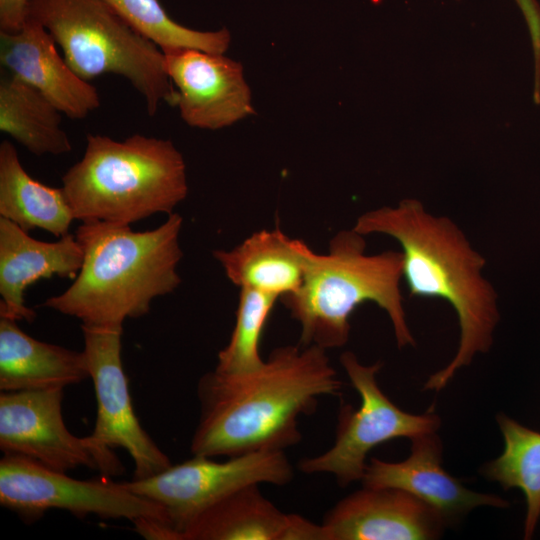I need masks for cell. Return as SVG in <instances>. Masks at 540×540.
I'll list each match as a JSON object with an SVG mask.
<instances>
[{
	"instance_id": "obj_3",
	"label": "cell",
	"mask_w": 540,
	"mask_h": 540,
	"mask_svg": "<svg viewBox=\"0 0 540 540\" xmlns=\"http://www.w3.org/2000/svg\"><path fill=\"white\" fill-rule=\"evenodd\" d=\"M183 218L168 215L158 227L133 231L130 225L85 221L75 232L83 251L81 269L61 294L41 306L96 327H123L127 318L150 311L152 301L181 283Z\"/></svg>"
},
{
	"instance_id": "obj_6",
	"label": "cell",
	"mask_w": 540,
	"mask_h": 540,
	"mask_svg": "<svg viewBox=\"0 0 540 540\" xmlns=\"http://www.w3.org/2000/svg\"><path fill=\"white\" fill-rule=\"evenodd\" d=\"M27 17L50 33L82 79L106 73L126 78L143 96L150 116L161 102L174 106L175 89L164 68L163 51L107 0H29Z\"/></svg>"
},
{
	"instance_id": "obj_5",
	"label": "cell",
	"mask_w": 540,
	"mask_h": 540,
	"mask_svg": "<svg viewBox=\"0 0 540 540\" xmlns=\"http://www.w3.org/2000/svg\"><path fill=\"white\" fill-rule=\"evenodd\" d=\"M83 157L62 176L74 217L131 225L173 213L188 194L186 165L172 141L88 134Z\"/></svg>"
},
{
	"instance_id": "obj_20",
	"label": "cell",
	"mask_w": 540,
	"mask_h": 540,
	"mask_svg": "<svg viewBox=\"0 0 540 540\" xmlns=\"http://www.w3.org/2000/svg\"><path fill=\"white\" fill-rule=\"evenodd\" d=\"M291 521L253 484L202 512L181 540H286Z\"/></svg>"
},
{
	"instance_id": "obj_13",
	"label": "cell",
	"mask_w": 540,
	"mask_h": 540,
	"mask_svg": "<svg viewBox=\"0 0 540 540\" xmlns=\"http://www.w3.org/2000/svg\"><path fill=\"white\" fill-rule=\"evenodd\" d=\"M322 525L327 540H426L438 538L447 524L406 491L363 486L327 512Z\"/></svg>"
},
{
	"instance_id": "obj_4",
	"label": "cell",
	"mask_w": 540,
	"mask_h": 540,
	"mask_svg": "<svg viewBox=\"0 0 540 540\" xmlns=\"http://www.w3.org/2000/svg\"><path fill=\"white\" fill-rule=\"evenodd\" d=\"M365 237L353 227L339 231L330 240L327 254L314 252L298 291L280 298L300 324V345L325 350L344 346L350 336L351 315L366 302L386 312L399 348L416 344L400 286L402 252L367 254Z\"/></svg>"
},
{
	"instance_id": "obj_24",
	"label": "cell",
	"mask_w": 540,
	"mask_h": 540,
	"mask_svg": "<svg viewBox=\"0 0 540 540\" xmlns=\"http://www.w3.org/2000/svg\"><path fill=\"white\" fill-rule=\"evenodd\" d=\"M277 299L258 290L240 288L234 328L227 345L218 353L216 371L240 373L263 364L260 343Z\"/></svg>"
},
{
	"instance_id": "obj_15",
	"label": "cell",
	"mask_w": 540,
	"mask_h": 540,
	"mask_svg": "<svg viewBox=\"0 0 540 540\" xmlns=\"http://www.w3.org/2000/svg\"><path fill=\"white\" fill-rule=\"evenodd\" d=\"M50 33L27 17L16 33L0 32V62L5 71L44 95L72 119H83L100 106L97 89L62 58Z\"/></svg>"
},
{
	"instance_id": "obj_19",
	"label": "cell",
	"mask_w": 540,
	"mask_h": 540,
	"mask_svg": "<svg viewBox=\"0 0 540 540\" xmlns=\"http://www.w3.org/2000/svg\"><path fill=\"white\" fill-rule=\"evenodd\" d=\"M0 217L26 232L39 228L57 238L69 233L75 219L63 188L32 178L7 140L0 144Z\"/></svg>"
},
{
	"instance_id": "obj_21",
	"label": "cell",
	"mask_w": 540,
	"mask_h": 540,
	"mask_svg": "<svg viewBox=\"0 0 540 540\" xmlns=\"http://www.w3.org/2000/svg\"><path fill=\"white\" fill-rule=\"evenodd\" d=\"M62 113L38 90L5 71L0 79V130L34 155L71 151Z\"/></svg>"
},
{
	"instance_id": "obj_12",
	"label": "cell",
	"mask_w": 540,
	"mask_h": 540,
	"mask_svg": "<svg viewBox=\"0 0 540 540\" xmlns=\"http://www.w3.org/2000/svg\"><path fill=\"white\" fill-rule=\"evenodd\" d=\"M163 53L164 68L175 89L174 106L187 125L217 130L254 113L240 62L191 48Z\"/></svg>"
},
{
	"instance_id": "obj_1",
	"label": "cell",
	"mask_w": 540,
	"mask_h": 540,
	"mask_svg": "<svg viewBox=\"0 0 540 540\" xmlns=\"http://www.w3.org/2000/svg\"><path fill=\"white\" fill-rule=\"evenodd\" d=\"M341 389L326 350L315 345L278 347L251 371L214 370L198 383L201 411L191 452L212 458L285 451L302 439L298 417Z\"/></svg>"
},
{
	"instance_id": "obj_18",
	"label": "cell",
	"mask_w": 540,
	"mask_h": 540,
	"mask_svg": "<svg viewBox=\"0 0 540 540\" xmlns=\"http://www.w3.org/2000/svg\"><path fill=\"white\" fill-rule=\"evenodd\" d=\"M89 377L84 352L39 341L0 317V390L62 388Z\"/></svg>"
},
{
	"instance_id": "obj_11",
	"label": "cell",
	"mask_w": 540,
	"mask_h": 540,
	"mask_svg": "<svg viewBox=\"0 0 540 540\" xmlns=\"http://www.w3.org/2000/svg\"><path fill=\"white\" fill-rule=\"evenodd\" d=\"M84 355L97 399V418L89 437L103 449L122 448L135 466L133 479L158 474L172 464L142 428L132 405L121 360L123 327L81 325Z\"/></svg>"
},
{
	"instance_id": "obj_10",
	"label": "cell",
	"mask_w": 540,
	"mask_h": 540,
	"mask_svg": "<svg viewBox=\"0 0 540 540\" xmlns=\"http://www.w3.org/2000/svg\"><path fill=\"white\" fill-rule=\"evenodd\" d=\"M62 400V388L1 391L0 449L4 455L27 458L65 473L85 466L108 476L121 474L123 466L112 450L68 430Z\"/></svg>"
},
{
	"instance_id": "obj_2",
	"label": "cell",
	"mask_w": 540,
	"mask_h": 540,
	"mask_svg": "<svg viewBox=\"0 0 540 540\" xmlns=\"http://www.w3.org/2000/svg\"><path fill=\"white\" fill-rule=\"evenodd\" d=\"M353 229L364 236L382 234L396 240L409 296L445 300L456 312L460 327L456 354L424 385L425 390H441L493 344L500 314L496 289L484 275L485 258L457 223L432 214L413 198L359 215Z\"/></svg>"
},
{
	"instance_id": "obj_23",
	"label": "cell",
	"mask_w": 540,
	"mask_h": 540,
	"mask_svg": "<svg viewBox=\"0 0 540 540\" xmlns=\"http://www.w3.org/2000/svg\"><path fill=\"white\" fill-rule=\"evenodd\" d=\"M114 10L136 31L163 52L191 48L224 54L230 46L227 28L199 31L174 21L158 0H107Z\"/></svg>"
},
{
	"instance_id": "obj_22",
	"label": "cell",
	"mask_w": 540,
	"mask_h": 540,
	"mask_svg": "<svg viewBox=\"0 0 540 540\" xmlns=\"http://www.w3.org/2000/svg\"><path fill=\"white\" fill-rule=\"evenodd\" d=\"M497 422L504 438V450L484 466L483 473L505 490L523 491L526 499L524 538L530 539L540 517V432L505 414H499Z\"/></svg>"
},
{
	"instance_id": "obj_7",
	"label": "cell",
	"mask_w": 540,
	"mask_h": 540,
	"mask_svg": "<svg viewBox=\"0 0 540 540\" xmlns=\"http://www.w3.org/2000/svg\"><path fill=\"white\" fill-rule=\"evenodd\" d=\"M340 363L361 404L357 409L351 405L340 408L334 444L322 454L299 461L298 469L305 474H331L344 487L362 480L366 457L375 446L398 437L412 439L436 432L440 418L431 411L414 415L396 406L378 385L381 362L364 365L346 351Z\"/></svg>"
},
{
	"instance_id": "obj_17",
	"label": "cell",
	"mask_w": 540,
	"mask_h": 540,
	"mask_svg": "<svg viewBox=\"0 0 540 540\" xmlns=\"http://www.w3.org/2000/svg\"><path fill=\"white\" fill-rule=\"evenodd\" d=\"M313 254L306 243L288 237L278 227L257 231L231 250L213 252L234 285L277 298L298 291Z\"/></svg>"
},
{
	"instance_id": "obj_25",
	"label": "cell",
	"mask_w": 540,
	"mask_h": 540,
	"mask_svg": "<svg viewBox=\"0 0 540 540\" xmlns=\"http://www.w3.org/2000/svg\"><path fill=\"white\" fill-rule=\"evenodd\" d=\"M29 0H0V32L16 33L27 19Z\"/></svg>"
},
{
	"instance_id": "obj_26",
	"label": "cell",
	"mask_w": 540,
	"mask_h": 540,
	"mask_svg": "<svg viewBox=\"0 0 540 540\" xmlns=\"http://www.w3.org/2000/svg\"><path fill=\"white\" fill-rule=\"evenodd\" d=\"M527 21L536 62H540V8L535 0H516Z\"/></svg>"
},
{
	"instance_id": "obj_9",
	"label": "cell",
	"mask_w": 540,
	"mask_h": 540,
	"mask_svg": "<svg viewBox=\"0 0 540 540\" xmlns=\"http://www.w3.org/2000/svg\"><path fill=\"white\" fill-rule=\"evenodd\" d=\"M293 475L285 451H256L223 462L194 456L158 474L125 484L136 494L161 505L176 539L181 540L197 516L230 494L253 484L285 485Z\"/></svg>"
},
{
	"instance_id": "obj_16",
	"label": "cell",
	"mask_w": 540,
	"mask_h": 540,
	"mask_svg": "<svg viewBox=\"0 0 540 540\" xmlns=\"http://www.w3.org/2000/svg\"><path fill=\"white\" fill-rule=\"evenodd\" d=\"M82 263L83 251L75 235L40 241L0 217V317L33 321L36 313L25 305V290L54 276L75 279Z\"/></svg>"
},
{
	"instance_id": "obj_8",
	"label": "cell",
	"mask_w": 540,
	"mask_h": 540,
	"mask_svg": "<svg viewBox=\"0 0 540 540\" xmlns=\"http://www.w3.org/2000/svg\"><path fill=\"white\" fill-rule=\"evenodd\" d=\"M0 504L28 521L39 519L49 509H62L79 518L93 514L103 519L124 518L134 525L158 522L171 528L165 509L131 491L125 482L74 479L13 455H4L0 461Z\"/></svg>"
},
{
	"instance_id": "obj_14",
	"label": "cell",
	"mask_w": 540,
	"mask_h": 540,
	"mask_svg": "<svg viewBox=\"0 0 540 540\" xmlns=\"http://www.w3.org/2000/svg\"><path fill=\"white\" fill-rule=\"evenodd\" d=\"M363 486L406 491L436 509L446 524L460 520L479 506L507 507L497 495L469 490L442 467V445L436 432L411 439V453L401 462L371 458Z\"/></svg>"
}]
</instances>
